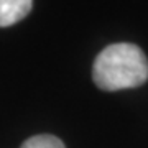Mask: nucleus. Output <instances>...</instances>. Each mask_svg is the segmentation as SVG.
Instances as JSON below:
<instances>
[{
    "instance_id": "f03ea898",
    "label": "nucleus",
    "mask_w": 148,
    "mask_h": 148,
    "mask_svg": "<svg viewBox=\"0 0 148 148\" xmlns=\"http://www.w3.org/2000/svg\"><path fill=\"white\" fill-rule=\"evenodd\" d=\"M33 0H0V28H7L23 20L30 13Z\"/></svg>"
},
{
    "instance_id": "f257e3e1",
    "label": "nucleus",
    "mask_w": 148,
    "mask_h": 148,
    "mask_svg": "<svg viewBox=\"0 0 148 148\" xmlns=\"http://www.w3.org/2000/svg\"><path fill=\"white\" fill-rule=\"evenodd\" d=\"M92 77L99 89L109 92L138 87L148 79L147 56L132 43L109 45L97 54Z\"/></svg>"
},
{
    "instance_id": "7ed1b4c3",
    "label": "nucleus",
    "mask_w": 148,
    "mask_h": 148,
    "mask_svg": "<svg viewBox=\"0 0 148 148\" xmlns=\"http://www.w3.org/2000/svg\"><path fill=\"white\" fill-rule=\"evenodd\" d=\"M20 148H66L64 143L54 135H35V137L28 138Z\"/></svg>"
}]
</instances>
